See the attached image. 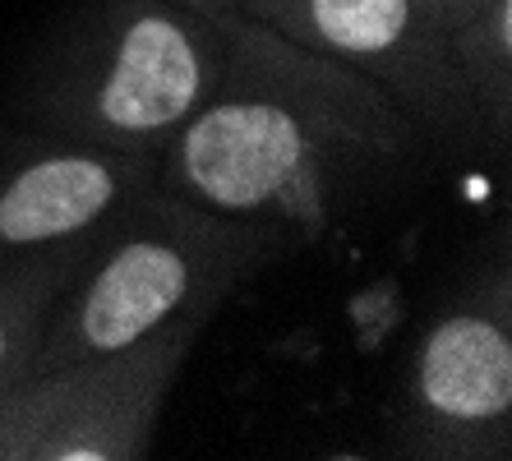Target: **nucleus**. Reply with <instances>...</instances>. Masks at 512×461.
I'll return each mask as SVG.
<instances>
[{
    "mask_svg": "<svg viewBox=\"0 0 512 461\" xmlns=\"http://www.w3.org/2000/svg\"><path fill=\"white\" fill-rule=\"evenodd\" d=\"M296 120L263 102H227L185 134V176L217 208H259L300 166Z\"/></svg>",
    "mask_w": 512,
    "mask_h": 461,
    "instance_id": "f257e3e1",
    "label": "nucleus"
},
{
    "mask_svg": "<svg viewBox=\"0 0 512 461\" xmlns=\"http://www.w3.org/2000/svg\"><path fill=\"white\" fill-rule=\"evenodd\" d=\"M199 97V60L190 33L162 14H143L120 42V60L102 88V116L120 130H162Z\"/></svg>",
    "mask_w": 512,
    "mask_h": 461,
    "instance_id": "f03ea898",
    "label": "nucleus"
},
{
    "mask_svg": "<svg viewBox=\"0 0 512 461\" xmlns=\"http://www.w3.org/2000/svg\"><path fill=\"white\" fill-rule=\"evenodd\" d=\"M190 286V268L176 249L157 240H134L102 268L84 300V337L97 351H120L153 332Z\"/></svg>",
    "mask_w": 512,
    "mask_h": 461,
    "instance_id": "7ed1b4c3",
    "label": "nucleus"
},
{
    "mask_svg": "<svg viewBox=\"0 0 512 461\" xmlns=\"http://www.w3.org/2000/svg\"><path fill=\"white\" fill-rule=\"evenodd\" d=\"M425 402L457 420H489L512 402V346L485 319H448L420 355Z\"/></svg>",
    "mask_w": 512,
    "mask_h": 461,
    "instance_id": "20e7f679",
    "label": "nucleus"
},
{
    "mask_svg": "<svg viewBox=\"0 0 512 461\" xmlns=\"http://www.w3.org/2000/svg\"><path fill=\"white\" fill-rule=\"evenodd\" d=\"M116 194V180L102 162L88 157H56L28 166L0 199V236L10 245L51 240L88 226Z\"/></svg>",
    "mask_w": 512,
    "mask_h": 461,
    "instance_id": "39448f33",
    "label": "nucleus"
},
{
    "mask_svg": "<svg viewBox=\"0 0 512 461\" xmlns=\"http://www.w3.org/2000/svg\"><path fill=\"white\" fill-rule=\"evenodd\" d=\"M411 0H314V24L342 51H383L402 37Z\"/></svg>",
    "mask_w": 512,
    "mask_h": 461,
    "instance_id": "423d86ee",
    "label": "nucleus"
},
{
    "mask_svg": "<svg viewBox=\"0 0 512 461\" xmlns=\"http://www.w3.org/2000/svg\"><path fill=\"white\" fill-rule=\"evenodd\" d=\"M0 351H5V337H0Z\"/></svg>",
    "mask_w": 512,
    "mask_h": 461,
    "instance_id": "0eeeda50",
    "label": "nucleus"
}]
</instances>
